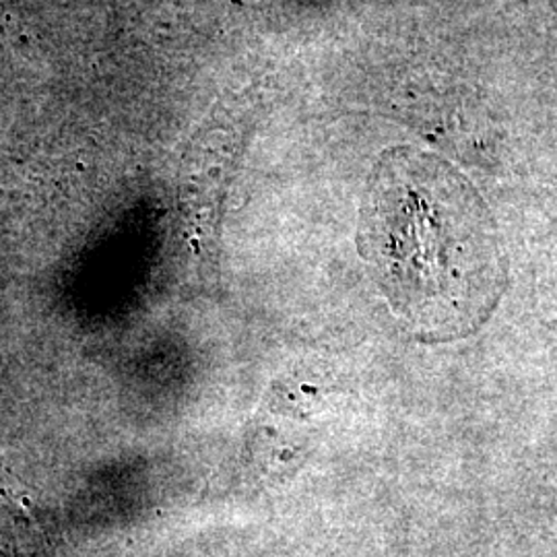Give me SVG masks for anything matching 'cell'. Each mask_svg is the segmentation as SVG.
<instances>
[{
	"label": "cell",
	"mask_w": 557,
	"mask_h": 557,
	"mask_svg": "<svg viewBox=\"0 0 557 557\" xmlns=\"http://www.w3.org/2000/svg\"><path fill=\"white\" fill-rule=\"evenodd\" d=\"M363 230L403 310L430 326L467 320V186L448 170L409 153L384 161Z\"/></svg>",
	"instance_id": "1"
}]
</instances>
